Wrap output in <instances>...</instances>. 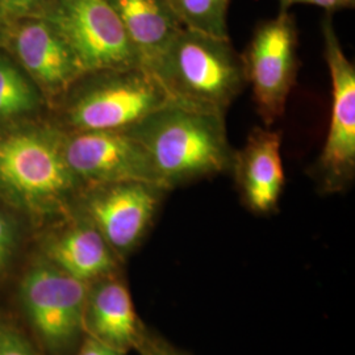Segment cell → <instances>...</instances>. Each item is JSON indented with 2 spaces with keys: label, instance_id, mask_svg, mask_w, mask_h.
Returning <instances> with one entry per match:
<instances>
[{
  "label": "cell",
  "instance_id": "7",
  "mask_svg": "<svg viewBox=\"0 0 355 355\" xmlns=\"http://www.w3.org/2000/svg\"><path fill=\"white\" fill-rule=\"evenodd\" d=\"M48 21L64 38L85 73L142 66L105 0H55Z\"/></svg>",
  "mask_w": 355,
  "mask_h": 355
},
{
  "label": "cell",
  "instance_id": "5",
  "mask_svg": "<svg viewBox=\"0 0 355 355\" xmlns=\"http://www.w3.org/2000/svg\"><path fill=\"white\" fill-rule=\"evenodd\" d=\"M297 26L290 11L259 23L241 55L257 112L266 127L284 112L299 70Z\"/></svg>",
  "mask_w": 355,
  "mask_h": 355
},
{
  "label": "cell",
  "instance_id": "16",
  "mask_svg": "<svg viewBox=\"0 0 355 355\" xmlns=\"http://www.w3.org/2000/svg\"><path fill=\"white\" fill-rule=\"evenodd\" d=\"M186 28L216 37H229L228 16L230 0H168Z\"/></svg>",
  "mask_w": 355,
  "mask_h": 355
},
{
  "label": "cell",
  "instance_id": "9",
  "mask_svg": "<svg viewBox=\"0 0 355 355\" xmlns=\"http://www.w3.org/2000/svg\"><path fill=\"white\" fill-rule=\"evenodd\" d=\"M62 150L66 164L80 184L124 180L159 183L145 148L127 130L62 133Z\"/></svg>",
  "mask_w": 355,
  "mask_h": 355
},
{
  "label": "cell",
  "instance_id": "2",
  "mask_svg": "<svg viewBox=\"0 0 355 355\" xmlns=\"http://www.w3.org/2000/svg\"><path fill=\"white\" fill-rule=\"evenodd\" d=\"M168 101L207 114H224L246 85L241 54L229 37L183 26L149 67Z\"/></svg>",
  "mask_w": 355,
  "mask_h": 355
},
{
  "label": "cell",
  "instance_id": "22",
  "mask_svg": "<svg viewBox=\"0 0 355 355\" xmlns=\"http://www.w3.org/2000/svg\"><path fill=\"white\" fill-rule=\"evenodd\" d=\"M10 7L16 8V10H26L28 7L37 4L41 0H6Z\"/></svg>",
  "mask_w": 355,
  "mask_h": 355
},
{
  "label": "cell",
  "instance_id": "11",
  "mask_svg": "<svg viewBox=\"0 0 355 355\" xmlns=\"http://www.w3.org/2000/svg\"><path fill=\"white\" fill-rule=\"evenodd\" d=\"M282 132L255 127L233 154L232 171L246 205L258 214L275 209L284 187Z\"/></svg>",
  "mask_w": 355,
  "mask_h": 355
},
{
  "label": "cell",
  "instance_id": "17",
  "mask_svg": "<svg viewBox=\"0 0 355 355\" xmlns=\"http://www.w3.org/2000/svg\"><path fill=\"white\" fill-rule=\"evenodd\" d=\"M36 89L13 66L0 61V117H12L36 108Z\"/></svg>",
  "mask_w": 355,
  "mask_h": 355
},
{
  "label": "cell",
  "instance_id": "4",
  "mask_svg": "<svg viewBox=\"0 0 355 355\" xmlns=\"http://www.w3.org/2000/svg\"><path fill=\"white\" fill-rule=\"evenodd\" d=\"M66 164L62 132L26 130L0 137V191L21 203L55 205L80 187Z\"/></svg>",
  "mask_w": 355,
  "mask_h": 355
},
{
  "label": "cell",
  "instance_id": "18",
  "mask_svg": "<svg viewBox=\"0 0 355 355\" xmlns=\"http://www.w3.org/2000/svg\"><path fill=\"white\" fill-rule=\"evenodd\" d=\"M0 355L38 354L11 324L0 320Z\"/></svg>",
  "mask_w": 355,
  "mask_h": 355
},
{
  "label": "cell",
  "instance_id": "21",
  "mask_svg": "<svg viewBox=\"0 0 355 355\" xmlns=\"http://www.w3.org/2000/svg\"><path fill=\"white\" fill-rule=\"evenodd\" d=\"M78 355H121V352L116 350L114 347L101 343L99 340L91 337L85 345L82 346Z\"/></svg>",
  "mask_w": 355,
  "mask_h": 355
},
{
  "label": "cell",
  "instance_id": "14",
  "mask_svg": "<svg viewBox=\"0 0 355 355\" xmlns=\"http://www.w3.org/2000/svg\"><path fill=\"white\" fill-rule=\"evenodd\" d=\"M85 324L92 337L119 352L141 343V329L130 293L120 282H105L87 297Z\"/></svg>",
  "mask_w": 355,
  "mask_h": 355
},
{
  "label": "cell",
  "instance_id": "6",
  "mask_svg": "<svg viewBox=\"0 0 355 355\" xmlns=\"http://www.w3.org/2000/svg\"><path fill=\"white\" fill-rule=\"evenodd\" d=\"M321 33L333 101L328 137L312 175L322 190L338 192L355 177V67L343 51L330 13L321 21Z\"/></svg>",
  "mask_w": 355,
  "mask_h": 355
},
{
  "label": "cell",
  "instance_id": "15",
  "mask_svg": "<svg viewBox=\"0 0 355 355\" xmlns=\"http://www.w3.org/2000/svg\"><path fill=\"white\" fill-rule=\"evenodd\" d=\"M54 266L82 282L110 274L114 267V252L89 218L73 224L48 246Z\"/></svg>",
  "mask_w": 355,
  "mask_h": 355
},
{
  "label": "cell",
  "instance_id": "23",
  "mask_svg": "<svg viewBox=\"0 0 355 355\" xmlns=\"http://www.w3.org/2000/svg\"><path fill=\"white\" fill-rule=\"evenodd\" d=\"M146 355H178L175 353H171V352H168V350H162V349H154V350H150V352H148V354Z\"/></svg>",
  "mask_w": 355,
  "mask_h": 355
},
{
  "label": "cell",
  "instance_id": "13",
  "mask_svg": "<svg viewBox=\"0 0 355 355\" xmlns=\"http://www.w3.org/2000/svg\"><path fill=\"white\" fill-rule=\"evenodd\" d=\"M105 1L119 16L146 70L184 26L168 0Z\"/></svg>",
  "mask_w": 355,
  "mask_h": 355
},
{
  "label": "cell",
  "instance_id": "12",
  "mask_svg": "<svg viewBox=\"0 0 355 355\" xmlns=\"http://www.w3.org/2000/svg\"><path fill=\"white\" fill-rule=\"evenodd\" d=\"M16 51L28 71L51 95H64L85 74L76 54L49 21L21 28L16 36Z\"/></svg>",
  "mask_w": 355,
  "mask_h": 355
},
{
  "label": "cell",
  "instance_id": "20",
  "mask_svg": "<svg viewBox=\"0 0 355 355\" xmlns=\"http://www.w3.org/2000/svg\"><path fill=\"white\" fill-rule=\"evenodd\" d=\"M15 245V230L11 223L0 215V270L7 265Z\"/></svg>",
  "mask_w": 355,
  "mask_h": 355
},
{
  "label": "cell",
  "instance_id": "19",
  "mask_svg": "<svg viewBox=\"0 0 355 355\" xmlns=\"http://www.w3.org/2000/svg\"><path fill=\"white\" fill-rule=\"evenodd\" d=\"M279 11H290L292 6L304 4V6H315L322 8L327 13L333 15L343 10L354 8L355 0H278Z\"/></svg>",
  "mask_w": 355,
  "mask_h": 355
},
{
  "label": "cell",
  "instance_id": "8",
  "mask_svg": "<svg viewBox=\"0 0 355 355\" xmlns=\"http://www.w3.org/2000/svg\"><path fill=\"white\" fill-rule=\"evenodd\" d=\"M85 212L114 253L133 250L158 212L167 189L146 180L89 186Z\"/></svg>",
  "mask_w": 355,
  "mask_h": 355
},
{
  "label": "cell",
  "instance_id": "1",
  "mask_svg": "<svg viewBox=\"0 0 355 355\" xmlns=\"http://www.w3.org/2000/svg\"><path fill=\"white\" fill-rule=\"evenodd\" d=\"M148 153L167 190L230 171L233 154L224 114L167 103L127 129Z\"/></svg>",
  "mask_w": 355,
  "mask_h": 355
},
{
  "label": "cell",
  "instance_id": "10",
  "mask_svg": "<svg viewBox=\"0 0 355 355\" xmlns=\"http://www.w3.org/2000/svg\"><path fill=\"white\" fill-rule=\"evenodd\" d=\"M89 292L86 283L54 265H41L26 274L21 299L40 337L54 349L73 343L85 328Z\"/></svg>",
  "mask_w": 355,
  "mask_h": 355
},
{
  "label": "cell",
  "instance_id": "3",
  "mask_svg": "<svg viewBox=\"0 0 355 355\" xmlns=\"http://www.w3.org/2000/svg\"><path fill=\"white\" fill-rule=\"evenodd\" d=\"M66 108L71 132L127 130L170 103L165 91L142 66L85 73Z\"/></svg>",
  "mask_w": 355,
  "mask_h": 355
}]
</instances>
